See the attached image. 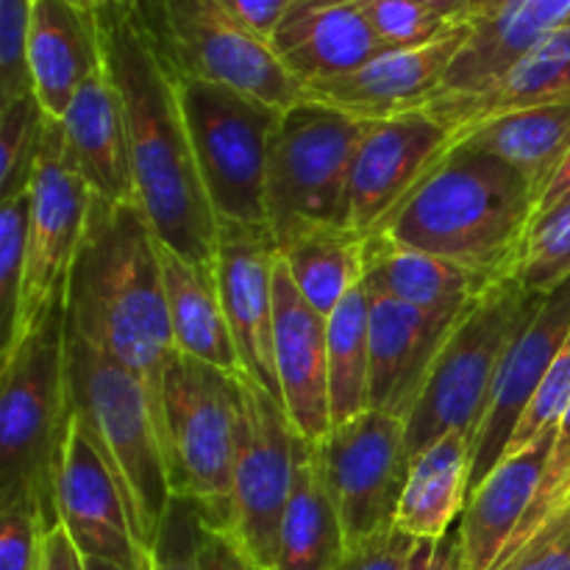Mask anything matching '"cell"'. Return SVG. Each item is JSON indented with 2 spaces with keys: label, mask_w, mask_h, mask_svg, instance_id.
Listing matches in <instances>:
<instances>
[{
  "label": "cell",
  "mask_w": 570,
  "mask_h": 570,
  "mask_svg": "<svg viewBox=\"0 0 570 570\" xmlns=\"http://www.w3.org/2000/svg\"><path fill=\"white\" fill-rule=\"evenodd\" d=\"M98 22L106 72L126 111L137 206L161 245L184 259L215 267L217 215L195 165L176 70L128 3L100 11Z\"/></svg>",
  "instance_id": "cell-1"
},
{
  "label": "cell",
  "mask_w": 570,
  "mask_h": 570,
  "mask_svg": "<svg viewBox=\"0 0 570 570\" xmlns=\"http://www.w3.org/2000/svg\"><path fill=\"white\" fill-rule=\"evenodd\" d=\"M67 326L142 382L159 417L178 356L159 262V237L137 204L92 195L87 234L67 284Z\"/></svg>",
  "instance_id": "cell-2"
},
{
  "label": "cell",
  "mask_w": 570,
  "mask_h": 570,
  "mask_svg": "<svg viewBox=\"0 0 570 570\" xmlns=\"http://www.w3.org/2000/svg\"><path fill=\"white\" fill-rule=\"evenodd\" d=\"M534 206L538 189L515 167L454 142L371 234L504 278L521 265Z\"/></svg>",
  "instance_id": "cell-3"
},
{
  "label": "cell",
  "mask_w": 570,
  "mask_h": 570,
  "mask_svg": "<svg viewBox=\"0 0 570 570\" xmlns=\"http://www.w3.org/2000/svg\"><path fill=\"white\" fill-rule=\"evenodd\" d=\"M0 379V507H31L53 532L56 476L72 423L67 298L6 356Z\"/></svg>",
  "instance_id": "cell-4"
},
{
  "label": "cell",
  "mask_w": 570,
  "mask_h": 570,
  "mask_svg": "<svg viewBox=\"0 0 570 570\" xmlns=\"http://www.w3.org/2000/svg\"><path fill=\"white\" fill-rule=\"evenodd\" d=\"M70 412L120 484L134 532L150 554L173 499L159 417L148 390L131 371L100 354L67 326Z\"/></svg>",
  "instance_id": "cell-5"
},
{
  "label": "cell",
  "mask_w": 570,
  "mask_h": 570,
  "mask_svg": "<svg viewBox=\"0 0 570 570\" xmlns=\"http://www.w3.org/2000/svg\"><path fill=\"white\" fill-rule=\"evenodd\" d=\"M540 301L543 295L529 293L518 276L499 278L473 301L440 351L426 387L406 417L410 460L451 432L465 434L473 449L501 362L540 309Z\"/></svg>",
  "instance_id": "cell-6"
},
{
  "label": "cell",
  "mask_w": 570,
  "mask_h": 570,
  "mask_svg": "<svg viewBox=\"0 0 570 570\" xmlns=\"http://www.w3.org/2000/svg\"><path fill=\"white\" fill-rule=\"evenodd\" d=\"M239 443V382L178 354L161 387V449L173 495L198 504L209 529L226 532Z\"/></svg>",
  "instance_id": "cell-7"
},
{
  "label": "cell",
  "mask_w": 570,
  "mask_h": 570,
  "mask_svg": "<svg viewBox=\"0 0 570 570\" xmlns=\"http://www.w3.org/2000/svg\"><path fill=\"white\" fill-rule=\"evenodd\" d=\"M195 165L217 220L267 223V154L282 111L232 87L178 78Z\"/></svg>",
  "instance_id": "cell-8"
},
{
  "label": "cell",
  "mask_w": 570,
  "mask_h": 570,
  "mask_svg": "<svg viewBox=\"0 0 570 570\" xmlns=\"http://www.w3.org/2000/svg\"><path fill=\"white\" fill-rule=\"evenodd\" d=\"M371 120L306 98L282 111L267 154V223L348 226V178Z\"/></svg>",
  "instance_id": "cell-9"
},
{
  "label": "cell",
  "mask_w": 570,
  "mask_h": 570,
  "mask_svg": "<svg viewBox=\"0 0 570 570\" xmlns=\"http://www.w3.org/2000/svg\"><path fill=\"white\" fill-rule=\"evenodd\" d=\"M89 209H92V189L67 154L61 122L48 117L31 178L26 278H22L20 315H17L11 351L48 317L59 301L67 298L72 265L87 234Z\"/></svg>",
  "instance_id": "cell-10"
},
{
  "label": "cell",
  "mask_w": 570,
  "mask_h": 570,
  "mask_svg": "<svg viewBox=\"0 0 570 570\" xmlns=\"http://www.w3.org/2000/svg\"><path fill=\"white\" fill-rule=\"evenodd\" d=\"M239 382V443L226 534L262 568L273 570L295 488V432L287 410L250 376Z\"/></svg>",
  "instance_id": "cell-11"
},
{
  "label": "cell",
  "mask_w": 570,
  "mask_h": 570,
  "mask_svg": "<svg viewBox=\"0 0 570 570\" xmlns=\"http://www.w3.org/2000/svg\"><path fill=\"white\" fill-rule=\"evenodd\" d=\"M317 454L345 549L371 543L395 529L412 462L401 417L365 410L354 421L332 426L317 443Z\"/></svg>",
  "instance_id": "cell-12"
},
{
  "label": "cell",
  "mask_w": 570,
  "mask_h": 570,
  "mask_svg": "<svg viewBox=\"0 0 570 570\" xmlns=\"http://www.w3.org/2000/svg\"><path fill=\"white\" fill-rule=\"evenodd\" d=\"M167 61L178 78L232 87L276 109L309 98L273 45L234 20L217 0H167Z\"/></svg>",
  "instance_id": "cell-13"
},
{
  "label": "cell",
  "mask_w": 570,
  "mask_h": 570,
  "mask_svg": "<svg viewBox=\"0 0 570 570\" xmlns=\"http://www.w3.org/2000/svg\"><path fill=\"white\" fill-rule=\"evenodd\" d=\"M278 248L271 226L217 220L215 273L245 376L282 401L273 351Z\"/></svg>",
  "instance_id": "cell-14"
},
{
  "label": "cell",
  "mask_w": 570,
  "mask_h": 570,
  "mask_svg": "<svg viewBox=\"0 0 570 570\" xmlns=\"http://www.w3.org/2000/svg\"><path fill=\"white\" fill-rule=\"evenodd\" d=\"M56 512L83 560L92 557L126 570H150V554L134 532L120 484L76 417L56 476Z\"/></svg>",
  "instance_id": "cell-15"
},
{
  "label": "cell",
  "mask_w": 570,
  "mask_h": 570,
  "mask_svg": "<svg viewBox=\"0 0 570 570\" xmlns=\"http://www.w3.org/2000/svg\"><path fill=\"white\" fill-rule=\"evenodd\" d=\"M451 145L454 134L421 109L373 122L351 167L348 226L365 237L376 232Z\"/></svg>",
  "instance_id": "cell-16"
},
{
  "label": "cell",
  "mask_w": 570,
  "mask_h": 570,
  "mask_svg": "<svg viewBox=\"0 0 570 570\" xmlns=\"http://www.w3.org/2000/svg\"><path fill=\"white\" fill-rule=\"evenodd\" d=\"M570 334V276L543 295L540 309L521 328L495 376L488 415L471 449V493L504 460L529 404L549 376Z\"/></svg>",
  "instance_id": "cell-17"
},
{
  "label": "cell",
  "mask_w": 570,
  "mask_h": 570,
  "mask_svg": "<svg viewBox=\"0 0 570 570\" xmlns=\"http://www.w3.org/2000/svg\"><path fill=\"white\" fill-rule=\"evenodd\" d=\"M468 33L471 22H456L432 42L387 50L360 70L309 83L306 95L317 104L371 122L415 111L438 92Z\"/></svg>",
  "instance_id": "cell-18"
},
{
  "label": "cell",
  "mask_w": 570,
  "mask_h": 570,
  "mask_svg": "<svg viewBox=\"0 0 570 570\" xmlns=\"http://www.w3.org/2000/svg\"><path fill=\"white\" fill-rule=\"evenodd\" d=\"M468 309L471 306L460 312H423L399 301L371 298L367 410L406 423L440 351Z\"/></svg>",
  "instance_id": "cell-19"
},
{
  "label": "cell",
  "mask_w": 570,
  "mask_h": 570,
  "mask_svg": "<svg viewBox=\"0 0 570 570\" xmlns=\"http://www.w3.org/2000/svg\"><path fill=\"white\" fill-rule=\"evenodd\" d=\"M273 351L282 387V404L295 432L321 443L332 432L328 401V317L321 315L295 287L293 276L276 265V323Z\"/></svg>",
  "instance_id": "cell-20"
},
{
  "label": "cell",
  "mask_w": 570,
  "mask_h": 570,
  "mask_svg": "<svg viewBox=\"0 0 570 570\" xmlns=\"http://www.w3.org/2000/svg\"><path fill=\"white\" fill-rule=\"evenodd\" d=\"M271 45L304 87L360 70L390 50L360 0H293Z\"/></svg>",
  "instance_id": "cell-21"
},
{
  "label": "cell",
  "mask_w": 570,
  "mask_h": 570,
  "mask_svg": "<svg viewBox=\"0 0 570 570\" xmlns=\"http://www.w3.org/2000/svg\"><path fill=\"white\" fill-rule=\"evenodd\" d=\"M28 67L39 106L61 120L78 89L106 70L98 14L72 0H33Z\"/></svg>",
  "instance_id": "cell-22"
},
{
  "label": "cell",
  "mask_w": 570,
  "mask_h": 570,
  "mask_svg": "<svg viewBox=\"0 0 570 570\" xmlns=\"http://www.w3.org/2000/svg\"><path fill=\"white\" fill-rule=\"evenodd\" d=\"M554 438L557 426L523 449L510 451L473 490L460 521L465 570H493L504 557L538 495Z\"/></svg>",
  "instance_id": "cell-23"
},
{
  "label": "cell",
  "mask_w": 570,
  "mask_h": 570,
  "mask_svg": "<svg viewBox=\"0 0 570 570\" xmlns=\"http://www.w3.org/2000/svg\"><path fill=\"white\" fill-rule=\"evenodd\" d=\"M67 154L95 198L137 204L126 111L109 72L89 78L61 117Z\"/></svg>",
  "instance_id": "cell-24"
},
{
  "label": "cell",
  "mask_w": 570,
  "mask_h": 570,
  "mask_svg": "<svg viewBox=\"0 0 570 570\" xmlns=\"http://www.w3.org/2000/svg\"><path fill=\"white\" fill-rule=\"evenodd\" d=\"M554 104H570V20L551 31L490 89L473 95H434L421 111L443 122L456 137L490 117Z\"/></svg>",
  "instance_id": "cell-25"
},
{
  "label": "cell",
  "mask_w": 570,
  "mask_h": 570,
  "mask_svg": "<svg viewBox=\"0 0 570 570\" xmlns=\"http://www.w3.org/2000/svg\"><path fill=\"white\" fill-rule=\"evenodd\" d=\"M568 20L570 0H512L499 17L471 26L434 95L484 92Z\"/></svg>",
  "instance_id": "cell-26"
},
{
  "label": "cell",
  "mask_w": 570,
  "mask_h": 570,
  "mask_svg": "<svg viewBox=\"0 0 570 570\" xmlns=\"http://www.w3.org/2000/svg\"><path fill=\"white\" fill-rule=\"evenodd\" d=\"M499 278L476 273L456 262L393 245L379 234L365 237L367 298H387L423 312H460L471 306Z\"/></svg>",
  "instance_id": "cell-27"
},
{
  "label": "cell",
  "mask_w": 570,
  "mask_h": 570,
  "mask_svg": "<svg viewBox=\"0 0 570 570\" xmlns=\"http://www.w3.org/2000/svg\"><path fill=\"white\" fill-rule=\"evenodd\" d=\"M159 262L178 354L220 367L228 376H243L245 367L223 312L215 267L184 259L161 243Z\"/></svg>",
  "instance_id": "cell-28"
},
{
  "label": "cell",
  "mask_w": 570,
  "mask_h": 570,
  "mask_svg": "<svg viewBox=\"0 0 570 570\" xmlns=\"http://www.w3.org/2000/svg\"><path fill=\"white\" fill-rule=\"evenodd\" d=\"M276 237L278 259L293 276L298 293L321 315H332L362 284L365 234L340 223H298Z\"/></svg>",
  "instance_id": "cell-29"
},
{
  "label": "cell",
  "mask_w": 570,
  "mask_h": 570,
  "mask_svg": "<svg viewBox=\"0 0 570 570\" xmlns=\"http://www.w3.org/2000/svg\"><path fill=\"white\" fill-rule=\"evenodd\" d=\"M471 499V440L445 434L410 462L395 527L415 540L445 538Z\"/></svg>",
  "instance_id": "cell-30"
},
{
  "label": "cell",
  "mask_w": 570,
  "mask_h": 570,
  "mask_svg": "<svg viewBox=\"0 0 570 570\" xmlns=\"http://www.w3.org/2000/svg\"><path fill=\"white\" fill-rule=\"evenodd\" d=\"M345 534L323 479L317 443L295 440V488L278 538L273 570H337Z\"/></svg>",
  "instance_id": "cell-31"
},
{
  "label": "cell",
  "mask_w": 570,
  "mask_h": 570,
  "mask_svg": "<svg viewBox=\"0 0 570 570\" xmlns=\"http://www.w3.org/2000/svg\"><path fill=\"white\" fill-rule=\"evenodd\" d=\"M454 142L484 150V154L515 167L538 189L540 198L557 167L570 154V104L538 106V109L490 117V120L456 134Z\"/></svg>",
  "instance_id": "cell-32"
},
{
  "label": "cell",
  "mask_w": 570,
  "mask_h": 570,
  "mask_svg": "<svg viewBox=\"0 0 570 570\" xmlns=\"http://www.w3.org/2000/svg\"><path fill=\"white\" fill-rule=\"evenodd\" d=\"M367 376H371V298L360 284L328 315L332 426L354 421L367 410Z\"/></svg>",
  "instance_id": "cell-33"
},
{
  "label": "cell",
  "mask_w": 570,
  "mask_h": 570,
  "mask_svg": "<svg viewBox=\"0 0 570 570\" xmlns=\"http://www.w3.org/2000/svg\"><path fill=\"white\" fill-rule=\"evenodd\" d=\"M45 122L48 115L33 92L0 104V200H11L31 189Z\"/></svg>",
  "instance_id": "cell-34"
},
{
  "label": "cell",
  "mask_w": 570,
  "mask_h": 570,
  "mask_svg": "<svg viewBox=\"0 0 570 570\" xmlns=\"http://www.w3.org/2000/svg\"><path fill=\"white\" fill-rule=\"evenodd\" d=\"M28 226H31V189L0 206V354L14 345L20 315L22 278H26Z\"/></svg>",
  "instance_id": "cell-35"
},
{
  "label": "cell",
  "mask_w": 570,
  "mask_h": 570,
  "mask_svg": "<svg viewBox=\"0 0 570 570\" xmlns=\"http://www.w3.org/2000/svg\"><path fill=\"white\" fill-rule=\"evenodd\" d=\"M515 276L529 293L540 295L566 282L570 276V209L532 228Z\"/></svg>",
  "instance_id": "cell-36"
},
{
  "label": "cell",
  "mask_w": 570,
  "mask_h": 570,
  "mask_svg": "<svg viewBox=\"0 0 570 570\" xmlns=\"http://www.w3.org/2000/svg\"><path fill=\"white\" fill-rule=\"evenodd\" d=\"M568 501H570V404H568V410L562 412L560 423H557V438H554V445H551L549 465H546L543 482H540L538 495H534V501H532V507H529L527 518H523L521 529L515 532L512 543L507 546V551L501 560H507L512 551L521 549V546L527 543V540L532 538V534L538 532L546 521H551V518H554L557 512L568 504ZM499 562H495V566H499Z\"/></svg>",
  "instance_id": "cell-37"
},
{
  "label": "cell",
  "mask_w": 570,
  "mask_h": 570,
  "mask_svg": "<svg viewBox=\"0 0 570 570\" xmlns=\"http://www.w3.org/2000/svg\"><path fill=\"white\" fill-rule=\"evenodd\" d=\"M367 22L379 33L390 50L417 48V45L432 42L443 31H449L456 22L434 14L426 6H417L412 0H360Z\"/></svg>",
  "instance_id": "cell-38"
},
{
  "label": "cell",
  "mask_w": 570,
  "mask_h": 570,
  "mask_svg": "<svg viewBox=\"0 0 570 570\" xmlns=\"http://www.w3.org/2000/svg\"><path fill=\"white\" fill-rule=\"evenodd\" d=\"M33 0H0V104L33 92L28 67Z\"/></svg>",
  "instance_id": "cell-39"
},
{
  "label": "cell",
  "mask_w": 570,
  "mask_h": 570,
  "mask_svg": "<svg viewBox=\"0 0 570 570\" xmlns=\"http://www.w3.org/2000/svg\"><path fill=\"white\" fill-rule=\"evenodd\" d=\"M200 532L204 518L198 504L184 495H173L150 546V570H198Z\"/></svg>",
  "instance_id": "cell-40"
},
{
  "label": "cell",
  "mask_w": 570,
  "mask_h": 570,
  "mask_svg": "<svg viewBox=\"0 0 570 570\" xmlns=\"http://www.w3.org/2000/svg\"><path fill=\"white\" fill-rule=\"evenodd\" d=\"M568 404H570V334L566 345L560 348V354H557L549 376L543 379L538 395H534L532 404H529L527 415H523L521 426H518L507 454H510V451L523 449V445H529L532 440H538L540 434L554 429L557 423H560L562 412L568 410Z\"/></svg>",
  "instance_id": "cell-41"
},
{
  "label": "cell",
  "mask_w": 570,
  "mask_h": 570,
  "mask_svg": "<svg viewBox=\"0 0 570 570\" xmlns=\"http://www.w3.org/2000/svg\"><path fill=\"white\" fill-rule=\"evenodd\" d=\"M48 538L42 515L26 504L0 507V570H39Z\"/></svg>",
  "instance_id": "cell-42"
},
{
  "label": "cell",
  "mask_w": 570,
  "mask_h": 570,
  "mask_svg": "<svg viewBox=\"0 0 570 570\" xmlns=\"http://www.w3.org/2000/svg\"><path fill=\"white\" fill-rule=\"evenodd\" d=\"M493 570H570V501Z\"/></svg>",
  "instance_id": "cell-43"
},
{
  "label": "cell",
  "mask_w": 570,
  "mask_h": 570,
  "mask_svg": "<svg viewBox=\"0 0 570 570\" xmlns=\"http://www.w3.org/2000/svg\"><path fill=\"white\" fill-rule=\"evenodd\" d=\"M412 546H415V538L395 527L382 538L371 540V543L345 551L337 570H404L412 554Z\"/></svg>",
  "instance_id": "cell-44"
},
{
  "label": "cell",
  "mask_w": 570,
  "mask_h": 570,
  "mask_svg": "<svg viewBox=\"0 0 570 570\" xmlns=\"http://www.w3.org/2000/svg\"><path fill=\"white\" fill-rule=\"evenodd\" d=\"M404 570H465V543L456 523L445 538L415 540Z\"/></svg>",
  "instance_id": "cell-45"
},
{
  "label": "cell",
  "mask_w": 570,
  "mask_h": 570,
  "mask_svg": "<svg viewBox=\"0 0 570 570\" xmlns=\"http://www.w3.org/2000/svg\"><path fill=\"white\" fill-rule=\"evenodd\" d=\"M234 20L243 22L248 31H254L256 37L267 39L276 33V28L282 26L284 14L293 6V0H217Z\"/></svg>",
  "instance_id": "cell-46"
},
{
  "label": "cell",
  "mask_w": 570,
  "mask_h": 570,
  "mask_svg": "<svg viewBox=\"0 0 570 570\" xmlns=\"http://www.w3.org/2000/svg\"><path fill=\"white\" fill-rule=\"evenodd\" d=\"M198 570H267L250 560L226 532H217L204 523L198 546Z\"/></svg>",
  "instance_id": "cell-47"
},
{
  "label": "cell",
  "mask_w": 570,
  "mask_h": 570,
  "mask_svg": "<svg viewBox=\"0 0 570 570\" xmlns=\"http://www.w3.org/2000/svg\"><path fill=\"white\" fill-rule=\"evenodd\" d=\"M568 209H570V154L566 156V161L557 167V173L551 176V181L546 184L543 193H540L538 206H534L532 228L540 226V223L551 220V217L562 215V212Z\"/></svg>",
  "instance_id": "cell-48"
},
{
  "label": "cell",
  "mask_w": 570,
  "mask_h": 570,
  "mask_svg": "<svg viewBox=\"0 0 570 570\" xmlns=\"http://www.w3.org/2000/svg\"><path fill=\"white\" fill-rule=\"evenodd\" d=\"M128 9L134 11L139 26L145 28L159 53L167 59V48H170V33H167V0H126ZM170 65V61H167Z\"/></svg>",
  "instance_id": "cell-49"
},
{
  "label": "cell",
  "mask_w": 570,
  "mask_h": 570,
  "mask_svg": "<svg viewBox=\"0 0 570 570\" xmlns=\"http://www.w3.org/2000/svg\"><path fill=\"white\" fill-rule=\"evenodd\" d=\"M39 570H87L83 568L81 551L72 546L70 534L65 532V527H56L53 532H48L42 546V566Z\"/></svg>",
  "instance_id": "cell-50"
},
{
  "label": "cell",
  "mask_w": 570,
  "mask_h": 570,
  "mask_svg": "<svg viewBox=\"0 0 570 570\" xmlns=\"http://www.w3.org/2000/svg\"><path fill=\"white\" fill-rule=\"evenodd\" d=\"M412 3L426 6V9L434 11V14L445 17V20H451V22H468L465 14H468V6H471V0H412Z\"/></svg>",
  "instance_id": "cell-51"
},
{
  "label": "cell",
  "mask_w": 570,
  "mask_h": 570,
  "mask_svg": "<svg viewBox=\"0 0 570 570\" xmlns=\"http://www.w3.org/2000/svg\"><path fill=\"white\" fill-rule=\"evenodd\" d=\"M510 3L512 0H471L465 20L471 22V26H476V22H484V20H493V17H499Z\"/></svg>",
  "instance_id": "cell-52"
},
{
  "label": "cell",
  "mask_w": 570,
  "mask_h": 570,
  "mask_svg": "<svg viewBox=\"0 0 570 570\" xmlns=\"http://www.w3.org/2000/svg\"><path fill=\"white\" fill-rule=\"evenodd\" d=\"M72 3L83 6V9L92 11V14H100V11L111 9V6H117V3H126V0H72Z\"/></svg>",
  "instance_id": "cell-53"
},
{
  "label": "cell",
  "mask_w": 570,
  "mask_h": 570,
  "mask_svg": "<svg viewBox=\"0 0 570 570\" xmlns=\"http://www.w3.org/2000/svg\"><path fill=\"white\" fill-rule=\"evenodd\" d=\"M83 568H87V570H126V568L115 566V562H106V560H92V557H87V560H83Z\"/></svg>",
  "instance_id": "cell-54"
}]
</instances>
